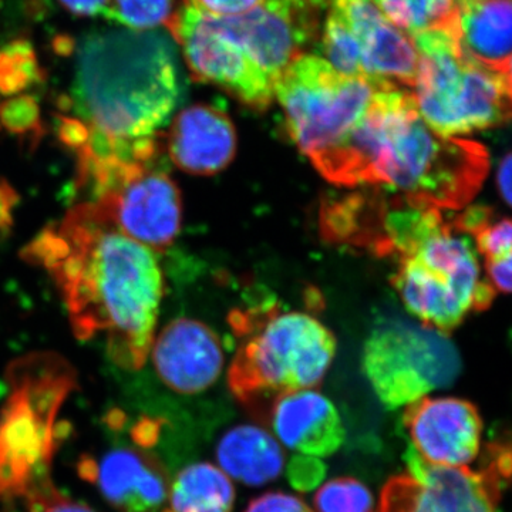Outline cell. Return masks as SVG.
Instances as JSON below:
<instances>
[{
	"label": "cell",
	"mask_w": 512,
	"mask_h": 512,
	"mask_svg": "<svg viewBox=\"0 0 512 512\" xmlns=\"http://www.w3.org/2000/svg\"><path fill=\"white\" fill-rule=\"evenodd\" d=\"M23 258L52 276L77 339L104 335L117 366L143 367L164 291L154 251L121 234L84 201L43 229Z\"/></svg>",
	"instance_id": "6da1fadb"
},
{
	"label": "cell",
	"mask_w": 512,
	"mask_h": 512,
	"mask_svg": "<svg viewBox=\"0 0 512 512\" xmlns=\"http://www.w3.org/2000/svg\"><path fill=\"white\" fill-rule=\"evenodd\" d=\"M313 167L339 187L384 188L413 204L460 211L483 187L490 156L477 141L427 126L412 89L379 82L349 136Z\"/></svg>",
	"instance_id": "7a4b0ae2"
},
{
	"label": "cell",
	"mask_w": 512,
	"mask_h": 512,
	"mask_svg": "<svg viewBox=\"0 0 512 512\" xmlns=\"http://www.w3.org/2000/svg\"><path fill=\"white\" fill-rule=\"evenodd\" d=\"M184 93L180 57L167 29L100 30L77 45L66 107L110 157L130 158L141 140L158 136Z\"/></svg>",
	"instance_id": "3957f363"
},
{
	"label": "cell",
	"mask_w": 512,
	"mask_h": 512,
	"mask_svg": "<svg viewBox=\"0 0 512 512\" xmlns=\"http://www.w3.org/2000/svg\"><path fill=\"white\" fill-rule=\"evenodd\" d=\"M367 248L393 256L392 285L404 308L446 335L490 308L497 295L461 210L424 207L399 195L377 198Z\"/></svg>",
	"instance_id": "277c9868"
},
{
	"label": "cell",
	"mask_w": 512,
	"mask_h": 512,
	"mask_svg": "<svg viewBox=\"0 0 512 512\" xmlns=\"http://www.w3.org/2000/svg\"><path fill=\"white\" fill-rule=\"evenodd\" d=\"M231 325L238 348L228 383L252 409H266L282 394L315 389L335 359V336L308 312L259 306L235 312Z\"/></svg>",
	"instance_id": "5b68a950"
},
{
	"label": "cell",
	"mask_w": 512,
	"mask_h": 512,
	"mask_svg": "<svg viewBox=\"0 0 512 512\" xmlns=\"http://www.w3.org/2000/svg\"><path fill=\"white\" fill-rule=\"evenodd\" d=\"M0 410V508L28 501L53 484L57 416L76 389L73 366L57 353H30L9 366Z\"/></svg>",
	"instance_id": "8992f818"
},
{
	"label": "cell",
	"mask_w": 512,
	"mask_h": 512,
	"mask_svg": "<svg viewBox=\"0 0 512 512\" xmlns=\"http://www.w3.org/2000/svg\"><path fill=\"white\" fill-rule=\"evenodd\" d=\"M412 39L419 52L413 96L427 126L444 137H463L511 119L512 103L500 69L468 59L454 25Z\"/></svg>",
	"instance_id": "52a82bcc"
},
{
	"label": "cell",
	"mask_w": 512,
	"mask_h": 512,
	"mask_svg": "<svg viewBox=\"0 0 512 512\" xmlns=\"http://www.w3.org/2000/svg\"><path fill=\"white\" fill-rule=\"evenodd\" d=\"M377 86V80L342 76L323 57L303 53L276 80L275 96L289 136L315 165L349 136Z\"/></svg>",
	"instance_id": "ba28073f"
},
{
	"label": "cell",
	"mask_w": 512,
	"mask_h": 512,
	"mask_svg": "<svg viewBox=\"0 0 512 512\" xmlns=\"http://www.w3.org/2000/svg\"><path fill=\"white\" fill-rule=\"evenodd\" d=\"M363 372L376 396L394 410L450 386L461 360L446 333L419 320H383L367 336Z\"/></svg>",
	"instance_id": "9c48e42d"
},
{
	"label": "cell",
	"mask_w": 512,
	"mask_h": 512,
	"mask_svg": "<svg viewBox=\"0 0 512 512\" xmlns=\"http://www.w3.org/2000/svg\"><path fill=\"white\" fill-rule=\"evenodd\" d=\"M483 466H431L410 448L407 468L390 478L376 512H498L512 481V440L485 450Z\"/></svg>",
	"instance_id": "30bf717a"
},
{
	"label": "cell",
	"mask_w": 512,
	"mask_h": 512,
	"mask_svg": "<svg viewBox=\"0 0 512 512\" xmlns=\"http://www.w3.org/2000/svg\"><path fill=\"white\" fill-rule=\"evenodd\" d=\"M154 164L130 165L87 201L121 234L161 252L180 234L183 204L170 175Z\"/></svg>",
	"instance_id": "8fae6325"
},
{
	"label": "cell",
	"mask_w": 512,
	"mask_h": 512,
	"mask_svg": "<svg viewBox=\"0 0 512 512\" xmlns=\"http://www.w3.org/2000/svg\"><path fill=\"white\" fill-rule=\"evenodd\" d=\"M323 0H264L237 16H212L222 36L275 84L315 39Z\"/></svg>",
	"instance_id": "7c38bea8"
},
{
	"label": "cell",
	"mask_w": 512,
	"mask_h": 512,
	"mask_svg": "<svg viewBox=\"0 0 512 512\" xmlns=\"http://www.w3.org/2000/svg\"><path fill=\"white\" fill-rule=\"evenodd\" d=\"M167 30L183 49L195 79L222 87L252 109H268L275 96V84L218 32L211 15L185 2L174 13Z\"/></svg>",
	"instance_id": "4fadbf2b"
},
{
	"label": "cell",
	"mask_w": 512,
	"mask_h": 512,
	"mask_svg": "<svg viewBox=\"0 0 512 512\" xmlns=\"http://www.w3.org/2000/svg\"><path fill=\"white\" fill-rule=\"evenodd\" d=\"M403 423L410 448L431 466L468 467L480 456L483 419L467 400L423 397L406 406Z\"/></svg>",
	"instance_id": "5bb4252c"
},
{
	"label": "cell",
	"mask_w": 512,
	"mask_h": 512,
	"mask_svg": "<svg viewBox=\"0 0 512 512\" xmlns=\"http://www.w3.org/2000/svg\"><path fill=\"white\" fill-rule=\"evenodd\" d=\"M338 10L359 40L360 63L365 76L413 89L419 69V52L412 36L394 26L375 0H326Z\"/></svg>",
	"instance_id": "9a60e30c"
},
{
	"label": "cell",
	"mask_w": 512,
	"mask_h": 512,
	"mask_svg": "<svg viewBox=\"0 0 512 512\" xmlns=\"http://www.w3.org/2000/svg\"><path fill=\"white\" fill-rule=\"evenodd\" d=\"M79 474L119 512H156L170 490L156 458L133 447H116L99 458L83 456Z\"/></svg>",
	"instance_id": "2e32d148"
},
{
	"label": "cell",
	"mask_w": 512,
	"mask_h": 512,
	"mask_svg": "<svg viewBox=\"0 0 512 512\" xmlns=\"http://www.w3.org/2000/svg\"><path fill=\"white\" fill-rule=\"evenodd\" d=\"M151 350L158 376L177 393L210 389L224 369L221 340L200 320L178 318L168 323Z\"/></svg>",
	"instance_id": "e0dca14e"
},
{
	"label": "cell",
	"mask_w": 512,
	"mask_h": 512,
	"mask_svg": "<svg viewBox=\"0 0 512 512\" xmlns=\"http://www.w3.org/2000/svg\"><path fill=\"white\" fill-rule=\"evenodd\" d=\"M268 419L276 440L301 456H332L345 440L338 409L315 389L282 394L269 406Z\"/></svg>",
	"instance_id": "ac0fdd59"
},
{
	"label": "cell",
	"mask_w": 512,
	"mask_h": 512,
	"mask_svg": "<svg viewBox=\"0 0 512 512\" xmlns=\"http://www.w3.org/2000/svg\"><path fill=\"white\" fill-rule=\"evenodd\" d=\"M171 161L185 173L214 175L228 167L237 151V133L227 114L197 104L178 114L167 141Z\"/></svg>",
	"instance_id": "d6986e66"
},
{
	"label": "cell",
	"mask_w": 512,
	"mask_h": 512,
	"mask_svg": "<svg viewBox=\"0 0 512 512\" xmlns=\"http://www.w3.org/2000/svg\"><path fill=\"white\" fill-rule=\"evenodd\" d=\"M454 28L468 59L500 69L512 55V0H458Z\"/></svg>",
	"instance_id": "ffe728a7"
},
{
	"label": "cell",
	"mask_w": 512,
	"mask_h": 512,
	"mask_svg": "<svg viewBox=\"0 0 512 512\" xmlns=\"http://www.w3.org/2000/svg\"><path fill=\"white\" fill-rule=\"evenodd\" d=\"M217 461L231 480L259 487L284 473L285 451L274 434L254 424H241L221 437Z\"/></svg>",
	"instance_id": "44dd1931"
},
{
	"label": "cell",
	"mask_w": 512,
	"mask_h": 512,
	"mask_svg": "<svg viewBox=\"0 0 512 512\" xmlns=\"http://www.w3.org/2000/svg\"><path fill=\"white\" fill-rule=\"evenodd\" d=\"M495 292L512 293V220L485 207L461 211Z\"/></svg>",
	"instance_id": "7402d4cb"
},
{
	"label": "cell",
	"mask_w": 512,
	"mask_h": 512,
	"mask_svg": "<svg viewBox=\"0 0 512 512\" xmlns=\"http://www.w3.org/2000/svg\"><path fill=\"white\" fill-rule=\"evenodd\" d=\"M234 503L231 478L220 467L197 463L175 478L164 512H231Z\"/></svg>",
	"instance_id": "603a6c76"
},
{
	"label": "cell",
	"mask_w": 512,
	"mask_h": 512,
	"mask_svg": "<svg viewBox=\"0 0 512 512\" xmlns=\"http://www.w3.org/2000/svg\"><path fill=\"white\" fill-rule=\"evenodd\" d=\"M394 26L410 36L456 23L458 0H375Z\"/></svg>",
	"instance_id": "cb8c5ba5"
},
{
	"label": "cell",
	"mask_w": 512,
	"mask_h": 512,
	"mask_svg": "<svg viewBox=\"0 0 512 512\" xmlns=\"http://www.w3.org/2000/svg\"><path fill=\"white\" fill-rule=\"evenodd\" d=\"M320 50L326 62L339 74L346 77L365 76L360 63L359 40L349 29L348 23L338 10L328 6L325 25H323Z\"/></svg>",
	"instance_id": "d4e9b609"
},
{
	"label": "cell",
	"mask_w": 512,
	"mask_h": 512,
	"mask_svg": "<svg viewBox=\"0 0 512 512\" xmlns=\"http://www.w3.org/2000/svg\"><path fill=\"white\" fill-rule=\"evenodd\" d=\"M174 0H110L106 18L126 29L154 30L173 19Z\"/></svg>",
	"instance_id": "484cf974"
},
{
	"label": "cell",
	"mask_w": 512,
	"mask_h": 512,
	"mask_svg": "<svg viewBox=\"0 0 512 512\" xmlns=\"http://www.w3.org/2000/svg\"><path fill=\"white\" fill-rule=\"evenodd\" d=\"M316 512H376L375 498L356 478L339 477L319 488Z\"/></svg>",
	"instance_id": "4316f807"
},
{
	"label": "cell",
	"mask_w": 512,
	"mask_h": 512,
	"mask_svg": "<svg viewBox=\"0 0 512 512\" xmlns=\"http://www.w3.org/2000/svg\"><path fill=\"white\" fill-rule=\"evenodd\" d=\"M39 79L35 50L28 42L18 40L0 52V92L16 94Z\"/></svg>",
	"instance_id": "83f0119b"
},
{
	"label": "cell",
	"mask_w": 512,
	"mask_h": 512,
	"mask_svg": "<svg viewBox=\"0 0 512 512\" xmlns=\"http://www.w3.org/2000/svg\"><path fill=\"white\" fill-rule=\"evenodd\" d=\"M0 123L16 134L35 131L40 126L39 109L33 97L20 96L0 106Z\"/></svg>",
	"instance_id": "f1b7e54d"
},
{
	"label": "cell",
	"mask_w": 512,
	"mask_h": 512,
	"mask_svg": "<svg viewBox=\"0 0 512 512\" xmlns=\"http://www.w3.org/2000/svg\"><path fill=\"white\" fill-rule=\"evenodd\" d=\"M29 512H97L89 505L72 500L52 484L26 501Z\"/></svg>",
	"instance_id": "f546056e"
},
{
	"label": "cell",
	"mask_w": 512,
	"mask_h": 512,
	"mask_svg": "<svg viewBox=\"0 0 512 512\" xmlns=\"http://www.w3.org/2000/svg\"><path fill=\"white\" fill-rule=\"evenodd\" d=\"M323 467L319 458L311 456L296 457L289 466L288 476L293 487L311 490L323 477Z\"/></svg>",
	"instance_id": "4dcf8cb0"
},
{
	"label": "cell",
	"mask_w": 512,
	"mask_h": 512,
	"mask_svg": "<svg viewBox=\"0 0 512 512\" xmlns=\"http://www.w3.org/2000/svg\"><path fill=\"white\" fill-rule=\"evenodd\" d=\"M245 512H313L301 498L286 493H268L255 498Z\"/></svg>",
	"instance_id": "1f68e13d"
},
{
	"label": "cell",
	"mask_w": 512,
	"mask_h": 512,
	"mask_svg": "<svg viewBox=\"0 0 512 512\" xmlns=\"http://www.w3.org/2000/svg\"><path fill=\"white\" fill-rule=\"evenodd\" d=\"M212 16H237L261 5L264 0H187Z\"/></svg>",
	"instance_id": "d6a6232c"
},
{
	"label": "cell",
	"mask_w": 512,
	"mask_h": 512,
	"mask_svg": "<svg viewBox=\"0 0 512 512\" xmlns=\"http://www.w3.org/2000/svg\"><path fill=\"white\" fill-rule=\"evenodd\" d=\"M60 3L80 16H106L110 0H59Z\"/></svg>",
	"instance_id": "836d02e7"
},
{
	"label": "cell",
	"mask_w": 512,
	"mask_h": 512,
	"mask_svg": "<svg viewBox=\"0 0 512 512\" xmlns=\"http://www.w3.org/2000/svg\"><path fill=\"white\" fill-rule=\"evenodd\" d=\"M18 202V194L12 185L0 180V231L12 227L13 208Z\"/></svg>",
	"instance_id": "e575fe53"
},
{
	"label": "cell",
	"mask_w": 512,
	"mask_h": 512,
	"mask_svg": "<svg viewBox=\"0 0 512 512\" xmlns=\"http://www.w3.org/2000/svg\"><path fill=\"white\" fill-rule=\"evenodd\" d=\"M497 187L503 200L512 207V153L507 154L498 165Z\"/></svg>",
	"instance_id": "d590c367"
},
{
	"label": "cell",
	"mask_w": 512,
	"mask_h": 512,
	"mask_svg": "<svg viewBox=\"0 0 512 512\" xmlns=\"http://www.w3.org/2000/svg\"><path fill=\"white\" fill-rule=\"evenodd\" d=\"M501 76H503L505 89L512 103V55L500 67Z\"/></svg>",
	"instance_id": "8d00e7d4"
}]
</instances>
